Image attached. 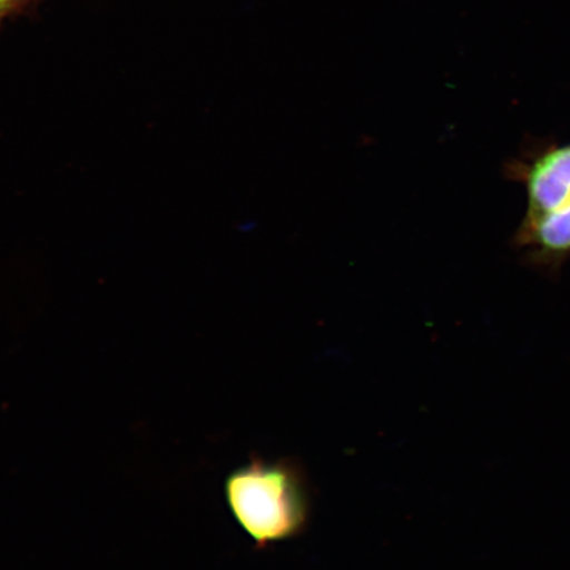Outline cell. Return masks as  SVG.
<instances>
[{
  "label": "cell",
  "mask_w": 570,
  "mask_h": 570,
  "mask_svg": "<svg viewBox=\"0 0 570 570\" xmlns=\"http://www.w3.org/2000/svg\"><path fill=\"white\" fill-rule=\"evenodd\" d=\"M504 174L527 195L512 244L530 266L558 274L570 259V141L530 147L505 163Z\"/></svg>",
  "instance_id": "1"
},
{
  "label": "cell",
  "mask_w": 570,
  "mask_h": 570,
  "mask_svg": "<svg viewBox=\"0 0 570 570\" xmlns=\"http://www.w3.org/2000/svg\"><path fill=\"white\" fill-rule=\"evenodd\" d=\"M233 517L258 548L296 538L309 518L305 476L294 463L253 460L225 481Z\"/></svg>",
  "instance_id": "2"
},
{
  "label": "cell",
  "mask_w": 570,
  "mask_h": 570,
  "mask_svg": "<svg viewBox=\"0 0 570 570\" xmlns=\"http://www.w3.org/2000/svg\"><path fill=\"white\" fill-rule=\"evenodd\" d=\"M30 0H0V21L9 17L12 11L21 9V6Z\"/></svg>",
  "instance_id": "3"
}]
</instances>
